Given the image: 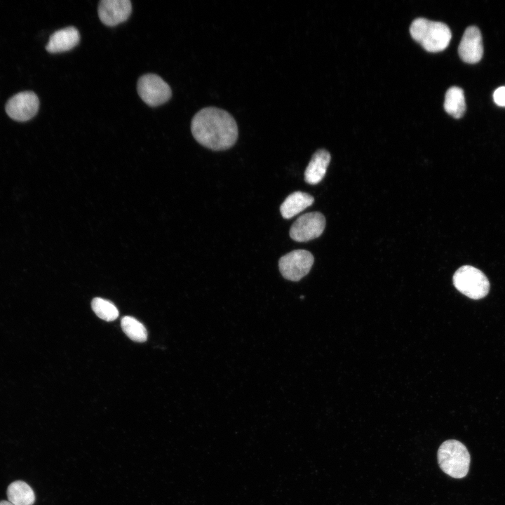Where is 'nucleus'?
<instances>
[{"instance_id":"f257e3e1","label":"nucleus","mask_w":505,"mask_h":505,"mask_svg":"<svg viewBox=\"0 0 505 505\" xmlns=\"http://www.w3.org/2000/svg\"><path fill=\"white\" fill-rule=\"evenodd\" d=\"M191 130L199 144L215 151L231 147L238 134L234 117L227 111L216 107H206L198 111L192 119Z\"/></svg>"},{"instance_id":"f03ea898","label":"nucleus","mask_w":505,"mask_h":505,"mask_svg":"<svg viewBox=\"0 0 505 505\" xmlns=\"http://www.w3.org/2000/svg\"><path fill=\"white\" fill-rule=\"evenodd\" d=\"M410 32L415 41L426 50L432 53L445 50L452 37L451 31L447 25L423 18L412 21Z\"/></svg>"},{"instance_id":"7ed1b4c3","label":"nucleus","mask_w":505,"mask_h":505,"mask_svg":"<svg viewBox=\"0 0 505 505\" xmlns=\"http://www.w3.org/2000/svg\"><path fill=\"white\" fill-rule=\"evenodd\" d=\"M437 457L440 468L450 477L462 478L467 475L471 457L460 441L454 439L444 441L438 450Z\"/></svg>"},{"instance_id":"20e7f679","label":"nucleus","mask_w":505,"mask_h":505,"mask_svg":"<svg viewBox=\"0 0 505 505\" xmlns=\"http://www.w3.org/2000/svg\"><path fill=\"white\" fill-rule=\"evenodd\" d=\"M453 284L461 293L473 299L484 297L490 290V283L485 275L469 265L462 266L456 271Z\"/></svg>"},{"instance_id":"39448f33","label":"nucleus","mask_w":505,"mask_h":505,"mask_svg":"<svg viewBox=\"0 0 505 505\" xmlns=\"http://www.w3.org/2000/svg\"><path fill=\"white\" fill-rule=\"evenodd\" d=\"M137 90L140 98L152 107L165 103L172 95L169 85L159 76L154 74L142 76L137 81Z\"/></svg>"},{"instance_id":"423d86ee","label":"nucleus","mask_w":505,"mask_h":505,"mask_svg":"<svg viewBox=\"0 0 505 505\" xmlns=\"http://www.w3.org/2000/svg\"><path fill=\"white\" fill-rule=\"evenodd\" d=\"M314 261V256L310 252L292 250L280 258L279 271L285 279L298 281L310 271Z\"/></svg>"},{"instance_id":"0eeeda50","label":"nucleus","mask_w":505,"mask_h":505,"mask_svg":"<svg viewBox=\"0 0 505 505\" xmlns=\"http://www.w3.org/2000/svg\"><path fill=\"white\" fill-rule=\"evenodd\" d=\"M325 219L319 212L305 213L292 224L290 236L297 242H306L319 237L324 231Z\"/></svg>"},{"instance_id":"6e6552de","label":"nucleus","mask_w":505,"mask_h":505,"mask_svg":"<svg viewBox=\"0 0 505 505\" xmlns=\"http://www.w3.org/2000/svg\"><path fill=\"white\" fill-rule=\"evenodd\" d=\"M39 107V101L36 95L32 91H24L8 100L6 105V112L13 120L26 121L36 115Z\"/></svg>"},{"instance_id":"1a4fd4ad","label":"nucleus","mask_w":505,"mask_h":505,"mask_svg":"<svg viewBox=\"0 0 505 505\" xmlns=\"http://www.w3.org/2000/svg\"><path fill=\"white\" fill-rule=\"evenodd\" d=\"M131 11L129 0H102L98 6L99 18L107 26H115L126 21Z\"/></svg>"},{"instance_id":"9d476101","label":"nucleus","mask_w":505,"mask_h":505,"mask_svg":"<svg viewBox=\"0 0 505 505\" xmlns=\"http://www.w3.org/2000/svg\"><path fill=\"white\" fill-rule=\"evenodd\" d=\"M461 59L467 63L479 62L483 54L482 36L480 30L474 26L466 29L458 47Z\"/></svg>"},{"instance_id":"9b49d317","label":"nucleus","mask_w":505,"mask_h":505,"mask_svg":"<svg viewBox=\"0 0 505 505\" xmlns=\"http://www.w3.org/2000/svg\"><path fill=\"white\" fill-rule=\"evenodd\" d=\"M80 35L74 27H67L55 32L49 39L46 50L51 53L69 50L79 42Z\"/></svg>"},{"instance_id":"f8f14e48","label":"nucleus","mask_w":505,"mask_h":505,"mask_svg":"<svg viewBox=\"0 0 505 505\" xmlns=\"http://www.w3.org/2000/svg\"><path fill=\"white\" fill-rule=\"evenodd\" d=\"M330 154L325 149H318L312 156L304 171V180L310 184L319 183L324 177L330 161Z\"/></svg>"},{"instance_id":"ddd939ff","label":"nucleus","mask_w":505,"mask_h":505,"mask_svg":"<svg viewBox=\"0 0 505 505\" xmlns=\"http://www.w3.org/2000/svg\"><path fill=\"white\" fill-rule=\"evenodd\" d=\"M314 198L310 194L302 191H295L290 194L280 206L281 215L285 219H290L304 209L311 206Z\"/></svg>"},{"instance_id":"4468645a","label":"nucleus","mask_w":505,"mask_h":505,"mask_svg":"<svg viewBox=\"0 0 505 505\" xmlns=\"http://www.w3.org/2000/svg\"><path fill=\"white\" fill-rule=\"evenodd\" d=\"M7 497L13 505H33L35 501L31 487L21 480L14 481L8 485Z\"/></svg>"},{"instance_id":"2eb2a0df","label":"nucleus","mask_w":505,"mask_h":505,"mask_svg":"<svg viewBox=\"0 0 505 505\" xmlns=\"http://www.w3.org/2000/svg\"><path fill=\"white\" fill-rule=\"evenodd\" d=\"M444 109L452 116L461 118L466 109L464 91L462 88L452 86L450 88L445 95Z\"/></svg>"},{"instance_id":"dca6fc26","label":"nucleus","mask_w":505,"mask_h":505,"mask_svg":"<svg viewBox=\"0 0 505 505\" xmlns=\"http://www.w3.org/2000/svg\"><path fill=\"white\" fill-rule=\"evenodd\" d=\"M124 333L132 340L143 342L147 339V332L144 326L137 319L131 316H124L121 322Z\"/></svg>"},{"instance_id":"f3484780","label":"nucleus","mask_w":505,"mask_h":505,"mask_svg":"<svg viewBox=\"0 0 505 505\" xmlns=\"http://www.w3.org/2000/svg\"><path fill=\"white\" fill-rule=\"evenodd\" d=\"M91 307L99 318L106 321H112L119 316L116 306L112 302L100 297H95L92 300Z\"/></svg>"},{"instance_id":"a211bd4d","label":"nucleus","mask_w":505,"mask_h":505,"mask_svg":"<svg viewBox=\"0 0 505 505\" xmlns=\"http://www.w3.org/2000/svg\"><path fill=\"white\" fill-rule=\"evenodd\" d=\"M493 99L498 106L505 107V86H500L494 90Z\"/></svg>"},{"instance_id":"6ab92c4d","label":"nucleus","mask_w":505,"mask_h":505,"mask_svg":"<svg viewBox=\"0 0 505 505\" xmlns=\"http://www.w3.org/2000/svg\"><path fill=\"white\" fill-rule=\"evenodd\" d=\"M0 505H13V504L12 503H11L9 501L3 500V501H0Z\"/></svg>"}]
</instances>
